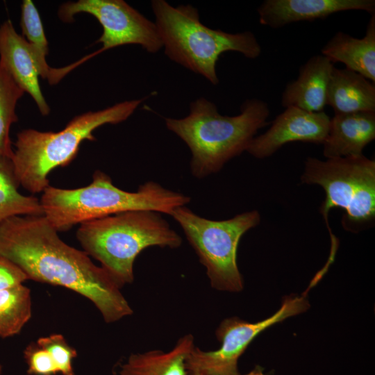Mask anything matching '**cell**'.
I'll return each mask as SVG.
<instances>
[{
	"label": "cell",
	"instance_id": "obj_1",
	"mask_svg": "<svg viewBox=\"0 0 375 375\" xmlns=\"http://www.w3.org/2000/svg\"><path fill=\"white\" fill-rule=\"evenodd\" d=\"M0 256L28 279L64 287L89 299L106 323L133 314L121 286L84 251L67 244L42 215L14 216L0 224Z\"/></svg>",
	"mask_w": 375,
	"mask_h": 375
},
{
	"label": "cell",
	"instance_id": "obj_2",
	"mask_svg": "<svg viewBox=\"0 0 375 375\" xmlns=\"http://www.w3.org/2000/svg\"><path fill=\"white\" fill-rule=\"evenodd\" d=\"M190 108L184 118L165 120L167 128L190 149L191 172L198 178L219 172L247 151L269 115L267 103L256 98L247 99L235 116L220 115L215 104L203 97L192 102Z\"/></svg>",
	"mask_w": 375,
	"mask_h": 375
},
{
	"label": "cell",
	"instance_id": "obj_3",
	"mask_svg": "<svg viewBox=\"0 0 375 375\" xmlns=\"http://www.w3.org/2000/svg\"><path fill=\"white\" fill-rule=\"evenodd\" d=\"M43 215L58 232L74 225L119 212L151 210L171 215L185 206L190 197L165 188L154 181L141 185L136 192L115 186L106 173L97 170L92 182L76 189H62L50 185L40 199Z\"/></svg>",
	"mask_w": 375,
	"mask_h": 375
},
{
	"label": "cell",
	"instance_id": "obj_4",
	"mask_svg": "<svg viewBox=\"0 0 375 375\" xmlns=\"http://www.w3.org/2000/svg\"><path fill=\"white\" fill-rule=\"evenodd\" d=\"M76 238L83 251L100 263L122 287L133 282V265L145 249H176L181 236L160 212L133 210L80 224Z\"/></svg>",
	"mask_w": 375,
	"mask_h": 375
},
{
	"label": "cell",
	"instance_id": "obj_5",
	"mask_svg": "<svg viewBox=\"0 0 375 375\" xmlns=\"http://www.w3.org/2000/svg\"><path fill=\"white\" fill-rule=\"evenodd\" d=\"M142 100L126 101L78 115L58 132L29 128L18 133L11 160L20 186L32 194L42 192L49 185V173L68 165L83 141L96 140L93 132L97 128L126 120Z\"/></svg>",
	"mask_w": 375,
	"mask_h": 375
},
{
	"label": "cell",
	"instance_id": "obj_6",
	"mask_svg": "<svg viewBox=\"0 0 375 375\" xmlns=\"http://www.w3.org/2000/svg\"><path fill=\"white\" fill-rule=\"evenodd\" d=\"M151 8L165 55L215 85L219 83L216 65L221 54L233 51L256 59L261 53L252 32L229 33L208 28L191 5L174 7L164 0H153Z\"/></svg>",
	"mask_w": 375,
	"mask_h": 375
},
{
	"label": "cell",
	"instance_id": "obj_7",
	"mask_svg": "<svg viewBox=\"0 0 375 375\" xmlns=\"http://www.w3.org/2000/svg\"><path fill=\"white\" fill-rule=\"evenodd\" d=\"M301 181L320 185L326 197L320 207L332 241L328 224L333 208L344 210L342 226L347 231L358 233L375 222V161L363 154L321 160L309 157L305 161Z\"/></svg>",
	"mask_w": 375,
	"mask_h": 375
},
{
	"label": "cell",
	"instance_id": "obj_8",
	"mask_svg": "<svg viewBox=\"0 0 375 375\" xmlns=\"http://www.w3.org/2000/svg\"><path fill=\"white\" fill-rule=\"evenodd\" d=\"M180 225L199 262L206 267L212 288L238 292L243 279L237 264V250L242 236L260 222L257 210L225 220L202 217L190 208L180 206L170 215Z\"/></svg>",
	"mask_w": 375,
	"mask_h": 375
},
{
	"label": "cell",
	"instance_id": "obj_9",
	"mask_svg": "<svg viewBox=\"0 0 375 375\" xmlns=\"http://www.w3.org/2000/svg\"><path fill=\"white\" fill-rule=\"evenodd\" d=\"M309 307L305 294L288 296L274 315L262 321L252 323L237 317L224 319L215 331L221 347L206 351L194 346L185 361L188 375L240 374L239 358L259 333L288 317L306 311Z\"/></svg>",
	"mask_w": 375,
	"mask_h": 375
},
{
	"label": "cell",
	"instance_id": "obj_10",
	"mask_svg": "<svg viewBox=\"0 0 375 375\" xmlns=\"http://www.w3.org/2000/svg\"><path fill=\"white\" fill-rule=\"evenodd\" d=\"M79 13L92 15L103 28L96 42L101 43L102 48L81 58V63L101 52L125 44H139L151 53L162 48L156 24L123 0L68 1L60 6L58 15L60 20L69 23Z\"/></svg>",
	"mask_w": 375,
	"mask_h": 375
},
{
	"label": "cell",
	"instance_id": "obj_11",
	"mask_svg": "<svg viewBox=\"0 0 375 375\" xmlns=\"http://www.w3.org/2000/svg\"><path fill=\"white\" fill-rule=\"evenodd\" d=\"M330 120L324 111L312 112L288 107L276 117L265 133L254 137L247 151L256 158L263 159L289 142L323 144Z\"/></svg>",
	"mask_w": 375,
	"mask_h": 375
},
{
	"label": "cell",
	"instance_id": "obj_12",
	"mask_svg": "<svg viewBox=\"0 0 375 375\" xmlns=\"http://www.w3.org/2000/svg\"><path fill=\"white\" fill-rule=\"evenodd\" d=\"M375 14L374 0H265L258 8L259 22L279 28L287 24L324 19L342 11Z\"/></svg>",
	"mask_w": 375,
	"mask_h": 375
},
{
	"label": "cell",
	"instance_id": "obj_13",
	"mask_svg": "<svg viewBox=\"0 0 375 375\" xmlns=\"http://www.w3.org/2000/svg\"><path fill=\"white\" fill-rule=\"evenodd\" d=\"M0 65L34 100L40 113L48 115L50 108L39 83L40 72L29 44L18 34L10 19L0 25Z\"/></svg>",
	"mask_w": 375,
	"mask_h": 375
},
{
	"label": "cell",
	"instance_id": "obj_14",
	"mask_svg": "<svg viewBox=\"0 0 375 375\" xmlns=\"http://www.w3.org/2000/svg\"><path fill=\"white\" fill-rule=\"evenodd\" d=\"M334 64L318 54L310 58L299 70L298 77L287 84L281 95L283 108L295 107L308 112L324 111Z\"/></svg>",
	"mask_w": 375,
	"mask_h": 375
},
{
	"label": "cell",
	"instance_id": "obj_15",
	"mask_svg": "<svg viewBox=\"0 0 375 375\" xmlns=\"http://www.w3.org/2000/svg\"><path fill=\"white\" fill-rule=\"evenodd\" d=\"M375 139V112L335 115L323 142V154L335 158L362 154Z\"/></svg>",
	"mask_w": 375,
	"mask_h": 375
},
{
	"label": "cell",
	"instance_id": "obj_16",
	"mask_svg": "<svg viewBox=\"0 0 375 375\" xmlns=\"http://www.w3.org/2000/svg\"><path fill=\"white\" fill-rule=\"evenodd\" d=\"M321 54L333 64L342 62L347 69L375 83V14L371 15L365 34L354 38L338 31L322 48Z\"/></svg>",
	"mask_w": 375,
	"mask_h": 375
},
{
	"label": "cell",
	"instance_id": "obj_17",
	"mask_svg": "<svg viewBox=\"0 0 375 375\" xmlns=\"http://www.w3.org/2000/svg\"><path fill=\"white\" fill-rule=\"evenodd\" d=\"M326 105L335 115L375 112V84L357 72L334 67Z\"/></svg>",
	"mask_w": 375,
	"mask_h": 375
},
{
	"label": "cell",
	"instance_id": "obj_18",
	"mask_svg": "<svg viewBox=\"0 0 375 375\" xmlns=\"http://www.w3.org/2000/svg\"><path fill=\"white\" fill-rule=\"evenodd\" d=\"M194 341L193 335L187 334L167 352L151 350L132 353L120 365L117 375H188L185 361L194 347Z\"/></svg>",
	"mask_w": 375,
	"mask_h": 375
},
{
	"label": "cell",
	"instance_id": "obj_19",
	"mask_svg": "<svg viewBox=\"0 0 375 375\" xmlns=\"http://www.w3.org/2000/svg\"><path fill=\"white\" fill-rule=\"evenodd\" d=\"M11 158L0 157V224L14 216L42 215L40 199L19 191Z\"/></svg>",
	"mask_w": 375,
	"mask_h": 375
},
{
	"label": "cell",
	"instance_id": "obj_20",
	"mask_svg": "<svg viewBox=\"0 0 375 375\" xmlns=\"http://www.w3.org/2000/svg\"><path fill=\"white\" fill-rule=\"evenodd\" d=\"M32 315L30 289L23 283L0 290V337L19 334Z\"/></svg>",
	"mask_w": 375,
	"mask_h": 375
},
{
	"label": "cell",
	"instance_id": "obj_21",
	"mask_svg": "<svg viewBox=\"0 0 375 375\" xmlns=\"http://www.w3.org/2000/svg\"><path fill=\"white\" fill-rule=\"evenodd\" d=\"M20 26L24 38L29 44L40 75L48 79L51 69L47 62L48 41L40 13L31 0H24L21 5Z\"/></svg>",
	"mask_w": 375,
	"mask_h": 375
},
{
	"label": "cell",
	"instance_id": "obj_22",
	"mask_svg": "<svg viewBox=\"0 0 375 375\" xmlns=\"http://www.w3.org/2000/svg\"><path fill=\"white\" fill-rule=\"evenodd\" d=\"M24 93L0 65V157L12 158L10 131L18 121L16 106Z\"/></svg>",
	"mask_w": 375,
	"mask_h": 375
},
{
	"label": "cell",
	"instance_id": "obj_23",
	"mask_svg": "<svg viewBox=\"0 0 375 375\" xmlns=\"http://www.w3.org/2000/svg\"><path fill=\"white\" fill-rule=\"evenodd\" d=\"M36 342L49 352L59 373L62 375H75L72 361L76 357L77 352L67 343L62 335L54 333L40 337Z\"/></svg>",
	"mask_w": 375,
	"mask_h": 375
},
{
	"label": "cell",
	"instance_id": "obj_24",
	"mask_svg": "<svg viewBox=\"0 0 375 375\" xmlns=\"http://www.w3.org/2000/svg\"><path fill=\"white\" fill-rule=\"evenodd\" d=\"M24 357L29 375H56L59 373L51 355L37 342H31L26 346Z\"/></svg>",
	"mask_w": 375,
	"mask_h": 375
},
{
	"label": "cell",
	"instance_id": "obj_25",
	"mask_svg": "<svg viewBox=\"0 0 375 375\" xmlns=\"http://www.w3.org/2000/svg\"><path fill=\"white\" fill-rule=\"evenodd\" d=\"M27 280V276L20 268L0 256V290L22 284Z\"/></svg>",
	"mask_w": 375,
	"mask_h": 375
},
{
	"label": "cell",
	"instance_id": "obj_26",
	"mask_svg": "<svg viewBox=\"0 0 375 375\" xmlns=\"http://www.w3.org/2000/svg\"><path fill=\"white\" fill-rule=\"evenodd\" d=\"M238 375H267L264 374V368L261 366L257 365L250 372L244 374H238Z\"/></svg>",
	"mask_w": 375,
	"mask_h": 375
},
{
	"label": "cell",
	"instance_id": "obj_27",
	"mask_svg": "<svg viewBox=\"0 0 375 375\" xmlns=\"http://www.w3.org/2000/svg\"><path fill=\"white\" fill-rule=\"evenodd\" d=\"M2 372H3V367H2V365L0 364V375L2 374Z\"/></svg>",
	"mask_w": 375,
	"mask_h": 375
}]
</instances>
